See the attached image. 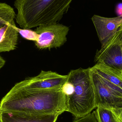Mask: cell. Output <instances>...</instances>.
<instances>
[{"mask_svg": "<svg viewBox=\"0 0 122 122\" xmlns=\"http://www.w3.org/2000/svg\"><path fill=\"white\" fill-rule=\"evenodd\" d=\"M65 109V97L62 88L33 91L24 89L17 83L0 102V112L59 115Z\"/></svg>", "mask_w": 122, "mask_h": 122, "instance_id": "obj_1", "label": "cell"}, {"mask_svg": "<svg viewBox=\"0 0 122 122\" xmlns=\"http://www.w3.org/2000/svg\"><path fill=\"white\" fill-rule=\"evenodd\" d=\"M73 0H15L16 23L23 29L58 23Z\"/></svg>", "mask_w": 122, "mask_h": 122, "instance_id": "obj_2", "label": "cell"}, {"mask_svg": "<svg viewBox=\"0 0 122 122\" xmlns=\"http://www.w3.org/2000/svg\"><path fill=\"white\" fill-rule=\"evenodd\" d=\"M62 90L65 97V112H70L75 119L86 116L97 108L90 67L71 70Z\"/></svg>", "mask_w": 122, "mask_h": 122, "instance_id": "obj_3", "label": "cell"}, {"mask_svg": "<svg viewBox=\"0 0 122 122\" xmlns=\"http://www.w3.org/2000/svg\"><path fill=\"white\" fill-rule=\"evenodd\" d=\"M90 73L97 107H122V90L104 79L92 67Z\"/></svg>", "mask_w": 122, "mask_h": 122, "instance_id": "obj_4", "label": "cell"}, {"mask_svg": "<svg viewBox=\"0 0 122 122\" xmlns=\"http://www.w3.org/2000/svg\"><path fill=\"white\" fill-rule=\"evenodd\" d=\"M95 62L96 64L109 67L122 74V24L110 41L97 51Z\"/></svg>", "mask_w": 122, "mask_h": 122, "instance_id": "obj_5", "label": "cell"}, {"mask_svg": "<svg viewBox=\"0 0 122 122\" xmlns=\"http://www.w3.org/2000/svg\"><path fill=\"white\" fill-rule=\"evenodd\" d=\"M34 31L38 35L35 42L37 48L40 50L51 49L61 47L66 43L69 28L57 23L39 26Z\"/></svg>", "mask_w": 122, "mask_h": 122, "instance_id": "obj_6", "label": "cell"}, {"mask_svg": "<svg viewBox=\"0 0 122 122\" xmlns=\"http://www.w3.org/2000/svg\"><path fill=\"white\" fill-rule=\"evenodd\" d=\"M67 75L51 71L42 70L37 76L26 78L18 82L21 87L30 90L43 91L61 89L66 82Z\"/></svg>", "mask_w": 122, "mask_h": 122, "instance_id": "obj_7", "label": "cell"}, {"mask_svg": "<svg viewBox=\"0 0 122 122\" xmlns=\"http://www.w3.org/2000/svg\"><path fill=\"white\" fill-rule=\"evenodd\" d=\"M92 20L102 44V47L104 46L113 38L122 24V16L106 18L94 15Z\"/></svg>", "mask_w": 122, "mask_h": 122, "instance_id": "obj_8", "label": "cell"}, {"mask_svg": "<svg viewBox=\"0 0 122 122\" xmlns=\"http://www.w3.org/2000/svg\"><path fill=\"white\" fill-rule=\"evenodd\" d=\"M56 114H29L17 112H0V122H56Z\"/></svg>", "mask_w": 122, "mask_h": 122, "instance_id": "obj_9", "label": "cell"}, {"mask_svg": "<svg viewBox=\"0 0 122 122\" xmlns=\"http://www.w3.org/2000/svg\"><path fill=\"white\" fill-rule=\"evenodd\" d=\"M15 21L0 28V53L13 51L18 43V32Z\"/></svg>", "mask_w": 122, "mask_h": 122, "instance_id": "obj_10", "label": "cell"}, {"mask_svg": "<svg viewBox=\"0 0 122 122\" xmlns=\"http://www.w3.org/2000/svg\"><path fill=\"white\" fill-rule=\"evenodd\" d=\"M104 79L122 90V74L102 64H96L92 67Z\"/></svg>", "mask_w": 122, "mask_h": 122, "instance_id": "obj_11", "label": "cell"}, {"mask_svg": "<svg viewBox=\"0 0 122 122\" xmlns=\"http://www.w3.org/2000/svg\"><path fill=\"white\" fill-rule=\"evenodd\" d=\"M16 15L12 7L6 3L0 2V28L14 20Z\"/></svg>", "mask_w": 122, "mask_h": 122, "instance_id": "obj_12", "label": "cell"}, {"mask_svg": "<svg viewBox=\"0 0 122 122\" xmlns=\"http://www.w3.org/2000/svg\"><path fill=\"white\" fill-rule=\"evenodd\" d=\"M94 112L98 122H119L107 107L97 106Z\"/></svg>", "mask_w": 122, "mask_h": 122, "instance_id": "obj_13", "label": "cell"}, {"mask_svg": "<svg viewBox=\"0 0 122 122\" xmlns=\"http://www.w3.org/2000/svg\"><path fill=\"white\" fill-rule=\"evenodd\" d=\"M16 30L20 35L25 39L36 42L38 37V35L35 31L30 29H23L16 28Z\"/></svg>", "mask_w": 122, "mask_h": 122, "instance_id": "obj_14", "label": "cell"}, {"mask_svg": "<svg viewBox=\"0 0 122 122\" xmlns=\"http://www.w3.org/2000/svg\"><path fill=\"white\" fill-rule=\"evenodd\" d=\"M73 122H98L94 111L80 118L75 119Z\"/></svg>", "mask_w": 122, "mask_h": 122, "instance_id": "obj_15", "label": "cell"}, {"mask_svg": "<svg viewBox=\"0 0 122 122\" xmlns=\"http://www.w3.org/2000/svg\"><path fill=\"white\" fill-rule=\"evenodd\" d=\"M107 107L112 112L115 117L119 122H122V107L117 108Z\"/></svg>", "mask_w": 122, "mask_h": 122, "instance_id": "obj_16", "label": "cell"}, {"mask_svg": "<svg viewBox=\"0 0 122 122\" xmlns=\"http://www.w3.org/2000/svg\"><path fill=\"white\" fill-rule=\"evenodd\" d=\"M117 11L119 16H122V4H120L118 5Z\"/></svg>", "mask_w": 122, "mask_h": 122, "instance_id": "obj_17", "label": "cell"}, {"mask_svg": "<svg viewBox=\"0 0 122 122\" xmlns=\"http://www.w3.org/2000/svg\"><path fill=\"white\" fill-rule=\"evenodd\" d=\"M5 63V61L0 56V69L2 68Z\"/></svg>", "mask_w": 122, "mask_h": 122, "instance_id": "obj_18", "label": "cell"}, {"mask_svg": "<svg viewBox=\"0 0 122 122\" xmlns=\"http://www.w3.org/2000/svg\"></svg>", "mask_w": 122, "mask_h": 122, "instance_id": "obj_19", "label": "cell"}]
</instances>
